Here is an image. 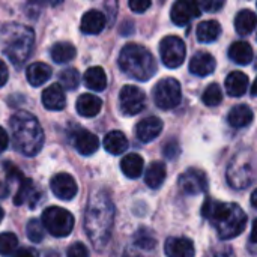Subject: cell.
Instances as JSON below:
<instances>
[{
	"mask_svg": "<svg viewBox=\"0 0 257 257\" xmlns=\"http://www.w3.org/2000/svg\"><path fill=\"white\" fill-rule=\"evenodd\" d=\"M66 257H89V251L84 244L75 242L68 248V256Z\"/></svg>",
	"mask_w": 257,
	"mask_h": 257,
	"instance_id": "74e56055",
	"label": "cell"
},
{
	"mask_svg": "<svg viewBox=\"0 0 257 257\" xmlns=\"http://www.w3.org/2000/svg\"><path fill=\"white\" fill-rule=\"evenodd\" d=\"M114 223V205L105 191H96L90 196L86 214L84 229L96 251H102L110 238Z\"/></svg>",
	"mask_w": 257,
	"mask_h": 257,
	"instance_id": "6da1fadb",
	"label": "cell"
},
{
	"mask_svg": "<svg viewBox=\"0 0 257 257\" xmlns=\"http://www.w3.org/2000/svg\"><path fill=\"white\" fill-rule=\"evenodd\" d=\"M248 89V77L241 71H233L226 78V92L233 96L239 98L242 96Z\"/></svg>",
	"mask_w": 257,
	"mask_h": 257,
	"instance_id": "44dd1931",
	"label": "cell"
},
{
	"mask_svg": "<svg viewBox=\"0 0 257 257\" xmlns=\"http://www.w3.org/2000/svg\"><path fill=\"white\" fill-rule=\"evenodd\" d=\"M253 117H254L253 110L248 105H236L229 111L227 120L229 125L233 128H244L253 122Z\"/></svg>",
	"mask_w": 257,
	"mask_h": 257,
	"instance_id": "d4e9b609",
	"label": "cell"
},
{
	"mask_svg": "<svg viewBox=\"0 0 257 257\" xmlns=\"http://www.w3.org/2000/svg\"><path fill=\"white\" fill-rule=\"evenodd\" d=\"M182 99L181 84L175 78H163L154 87V101L161 110L175 108Z\"/></svg>",
	"mask_w": 257,
	"mask_h": 257,
	"instance_id": "ba28073f",
	"label": "cell"
},
{
	"mask_svg": "<svg viewBox=\"0 0 257 257\" xmlns=\"http://www.w3.org/2000/svg\"><path fill=\"white\" fill-rule=\"evenodd\" d=\"M42 224L53 236L65 238L74 229V217L69 211L63 208L50 206L42 212Z\"/></svg>",
	"mask_w": 257,
	"mask_h": 257,
	"instance_id": "52a82bcc",
	"label": "cell"
},
{
	"mask_svg": "<svg viewBox=\"0 0 257 257\" xmlns=\"http://www.w3.org/2000/svg\"><path fill=\"white\" fill-rule=\"evenodd\" d=\"M221 33V26L218 24V21L215 20H209V21H202L197 26V39L203 44H209L214 42Z\"/></svg>",
	"mask_w": 257,
	"mask_h": 257,
	"instance_id": "4dcf8cb0",
	"label": "cell"
},
{
	"mask_svg": "<svg viewBox=\"0 0 257 257\" xmlns=\"http://www.w3.org/2000/svg\"><path fill=\"white\" fill-rule=\"evenodd\" d=\"M84 83L89 89L101 92L107 87V75L101 66H92L84 72Z\"/></svg>",
	"mask_w": 257,
	"mask_h": 257,
	"instance_id": "f546056e",
	"label": "cell"
},
{
	"mask_svg": "<svg viewBox=\"0 0 257 257\" xmlns=\"http://www.w3.org/2000/svg\"><path fill=\"white\" fill-rule=\"evenodd\" d=\"M50 54L56 63H66L75 57L77 51H75V47L69 42H57L53 45Z\"/></svg>",
	"mask_w": 257,
	"mask_h": 257,
	"instance_id": "1f68e13d",
	"label": "cell"
},
{
	"mask_svg": "<svg viewBox=\"0 0 257 257\" xmlns=\"http://www.w3.org/2000/svg\"><path fill=\"white\" fill-rule=\"evenodd\" d=\"M251 205H253V208L257 209V188L253 191V194H251Z\"/></svg>",
	"mask_w": 257,
	"mask_h": 257,
	"instance_id": "c3c4849f",
	"label": "cell"
},
{
	"mask_svg": "<svg viewBox=\"0 0 257 257\" xmlns=\"http://www.w3.org/2000/svg\"><path fill=\"white\" fill-rule=\"evenodd\" d=\"M44 224L38 220H30L27 223V229H26V233H27V238L32 241V242H42L44 239V235H45V230H44Z\"/></svg>",
	"mask_w": 257,
	"mask_h": 257,
	"instance_id": "8d00e7d4",
	"label": "cell"
},
{
	"mask_svg": "<svg viewBox=\"0 0 257 257\" xmlns=\"http://www.w3.org/2000/svg\"><path fill=\"white\" fill-rule=\"evenodd\" d=\"M104 148L111 155H122L128 149V140L123 133L111 131L104 137Z\"/></svg>",
	"mask_w": 257,
	"mask_h": 257,
	"instance_id": "4316f807",
	"label": "cell"
},
{
	"mask_svg": "<svg viewBox=\"0 0 257 257\" xmlns=\"http://www.w3.org/2000/svg\"><path fill=\"white\" fill-rule=\"evenodd\" d=\"M178 187L184 194H188V196L202 194L208 190V176L203 170L190 169L179 176Z\"/></svg>",
	"mask_w": 257,
	"mask_h": 257,
	"instance_id": "8fae6325",
	"label": "cell"
},
{
	"mask_svg": "<svg viewBox=\"0 0 257 257\" xmlns=\"http://www.w3.org/2000/svg\"><path fill=\"white\" fill-rule=\"evenodd\" d=\"M18 245V239L14 233L5 232L0 233V254L2 256H11Z\"/></svg>",
	"mask_w": 257,
	"mask_h": 257,
	"instance_id": "d590c367",
	"label": "cell"
},
{
	"mask_svg": "<svg viewBox=\"0 0 257 257\" xmlns=\"http://www.w3.org/2000/svg\"><path fill=\"white\" fill-rule=\"evenodd\" d=\"M59 81H60L62 87H65L68 90H74L80 84V74L75 68H68V69L60 72Z\"/></svg>",
	"mask_w": 257,
	"mask_h": 257,
	"instance_id": "836d02e7",
	"label": "cell"
},
{
	"mask_svg": "<svg viewBox=\"0 0 257 257\" xmlns=\"http://www.w3.org/2000/svg\"><path fill=\"white\" fill-rule=\"evenodd\" d=\"M3 215H5V212H3V209L0 208V223H2V220H3Z\"/></svg>",
	"mask_w": 257,
	"mask_h": 257,
	"instance_id": "f907efd6",
	"label": "cell"
},
{
	"mask_svg": "<svg viewBox=\"0 0 257 257\" xmlns=\"http://www.w3.org/2000/svg\"><path fill=\"white\" fill-rule=\"evenodd\" d=\"M35 45V33L23 24H6L0 30V48L3 54L15 65L21 66L32 54Z\"/></svg>",
	"mask_w": 257,
	"mask_h": 257,
	"instance_id": "277c9868",
	"label": "cell"
},
{
	"mask_svg": "<svg viewBox=\"0 0 257 257\" xmlns=\"http://www.w3.org/2000/svg\"><path fill=\"white\" fill-rule=\"evenodd\" d=\"M134 244L142 250H152L157 245V239H155L154 233L149 232L148 229H140L134 235Z\"/></svg>",
	"mask_w": 257,
	"mask_h": 257,
	"instance_id": "e575fe53",
	"label": "cell"
},
{
	"mask_svg": "<svg viewBox=\"0 0 257 257\" xmlns=\"http://www.w3.org/2000/svg\"><path fill=\"white\" fill-rule=\"evenodd\" d=\"M257 176V155L250 148L239 149L230 160L226 178L232 188L245 190Z\"/></svg>",
	"mask_w": 257,
	"mask_h": 257,
	"instance_id": "8992f818",
	"label": "cell"
},
{
	"mask_svg": "<svg viewBox=\"0 0 257 257\" xmlns=\"http://www.w3.org/2000/svg\"><path fill=\"white\" fill-rule=\"evenodd\" d=\"M250 239H251V242L257 244V220H254V223H253V229H251Z\"/></svg>",
	"mask_w": 257,
	"mask_h": 257,
	"instance_id": "bcb514c9",
	"label": "cell"
},
{
	"mask_svg": "<svg viewBox=\"0 0 257 257\" xmlns=\"http://www.w3.org/2000/svg\"><path fill=\"white\" fill-rule=\"evenodd\" d=\"M257 26V15L250 9H242L235 18V29L239 35H250Z\"/></svg>",
	"mask_w": 257,
	"mask_h": 257,
	"instance_id": "83f0119b",
	"label": "cell"
},
{
	"mask_svg": "<svg viewBox=\"0 0 257 257\" xmlns=\"http://www.w3.org/2000/svg\"><path fill=\"white\" fill-rule=\"evenodd\" d=\"M215 68H217V63H215L214 56H211L209 53H205V51H199L190 60V72L194 75H199V77H206V75L212 74L215 71Z\"/></svg>",
	"mask_w": 257,
	"mask_h": 257,
	"instance_id": "2e32d148",
	"label": "cell"
},
{
	"mask_svg": "<svg viewBox=\"0 0 257 257\" xmlns=\"http://www.w3.org/2000/svg\"><path fill=\"white\" fill-rule=\"evenodd\" d=\"M8 77H9V72H8V66L3 60H0V87L6 84L8 81Z\"/></svg>",
	"mask_w": 257,
	"mask_h": 257,
	"instance_id": "ee69618b",
	"label": "cell"
},
{
	"mask_svg": "<svg viewBox=\"0 0 257 257\" xmlns=\"http://www.w3.org/2000/svg\"><path fill=\"white\" fill-rule=\"evenodd\" d=\"M160 54L161 60L167 68H178L184 63L187 56V47L185 42L175 35L166 36L160 42Z\"/></svg>",
	"mask_w": 257,
	"mask_h": 257,
	"instance_id": "9c48e42d",
	"label": "cell"
},
{
	"mask_svg": "<svg viewBox=\"0 0 257 257\" xmlns=\"http://www.w3.org/2000/svg\"><path fill=\"white\" fill-rule=\"evenodd\" d=\"M74 146L78 151V154L89 157L92 154H95L99 148V140L95 134L89 133V131H80L75 134L74 137Z\"/></svg>",
	"mask_w": 257,
	"mask_h": 257,
	"instance_id": "ffe728a7",
	"label": "cell"
},
{
	"mask_svg": "<svg viewBox=\"0 0 257 257\" xmlns=\"http://www.w3.org/2000/svg\"><path fill=\"white\" fill-rule=\"evenodd\" d=\"M15 257H38V251L33 248H21L15 253Z\"/></svg>",
	"mask_w": 257,
	"mask_h": 257,
	"instance_id": "f6af8a7d",
	"label": "cell"
},
{
	"mask_svg": "<svg viewBox=\"0 0 257 257\" xmlns=\"http://www.w3.org/2000/svg\"><path fill=\"white\" fill-rule=\"evenodd\" d=\"M26 77H27V81H29L33 87H38V86L47 83V80L51 77V68H50L47 63L35 62V63H32V65L27 68Z\"/></svg>",
	"mask_w": 257,
	"mask_h": 257,
	"instance_id": "603a6c76",
	"label": "cell"
},
{
	"mask_svg": "<svg viewBox=\"0 0 257 257\" xmlns=\"http://www.w3.org/2000/svg\"><path fill=\"white\" fill-rule=\"evenodd\" d=\"M42 104H44L45 108L53 110V111L63 110L65 105H66V96H65L63 87L59 83L48 86L42 92Z\"/></svg>",
	"mask_w": 257,
	"mask_h": 257,
	"instance_id": "e0dca14e",
	"label": "cell"
},
{
	"mask_svg": "<svg viewBox=\"0 0 257 257\" xmlns=\"http://www.w3.org/2000/svg\"><path fill=\"white\" fill-rule=\"evenodd\" d=\"M164 155H166V158H169V160H173V158H176V157L179 155V145H178L176 140H170V142L166 145V148H164Z\"/></svg>",
	"mask_w": 257,
	"mask_h": 257,
	"instance_id": "ab89813d",
	"label": "cell"
},
{
	"mask_svg": "<svg viewBox=\"0 0 257 257\" xmlns=\"http://www.w3.org/2000/svg\"><path fill=\"white\" fill-rule=\"evenodd\" d=\"M209 257H235V254L230 247H218Z\"/></svg>",
	"mask_w": 257,
	"mask_h": 257,
	"instance_id": "b9f144b4",
	"label": "cell"
},
{
	"mask_svg": "<svg viewBox=\"0 0 257 257\" xmlns=\"http://www.w3.org/2000/svg\"><path fill=\"white\" fill-rule=\"evenodd\" d=\"M104 27H105V17L102 12H99L96 9L87 11L81 18L80 29L86 35H98L104 30Z\"/></svg>",
	"mask_w": 257,
	"mask_h": 257,
	"instance_id": "ac0fdd59",
	"label": "cell"
},
{
	"mask_svg": "<svg viewBox=\"0 0 257 257\" xmlns=\"http://www.w3.org/2000/svg\"><path fill=\"white\" fill-rule=\"evenodd\" d=\"M11 136L14 148L26 155L35 157L44 145V131L38 119L29 111H17L11 120Z\"/></svg>",
	"mask_w": 257,
	"mask_h": 257,
	"instance_id": "3957f363",
	"label": "cell"
},
{
	"mask_svg": "<svg viewBox=\"0 0 257 257\" xmlns=\"http://www.w3.org/2000/svg\"><path fill=\"white\" fill-rule=\"evenodd\" d=\"M164 251L167 257H194L196 248L191 239L184 236L169 238L164 245Z\"/></svg>",
	"mask_w": 257,
	"mask_h": 257,
	"instance_id": "9a60e30c",
	"label": "cell"
},
{
	"mask_svg": "<svg viewBox=\"0 0 257 257\" xmlns=\"http://www.w3.org/2000/svg\"><path fill=\"white\" fill-rule=\"evenodd\" d=\"M126 257H139V256H126Z\"/></svg>",
	"mask_w": 257,
	"mask_h": 257,
	"instance_id": "816d5d0a",
	"label": "cell"
},
{
	"mask_svg": "<svg viewBox=\"0 0 257 257\" xmlns=\"http://www.w3.org/2000/svg\"><path fill=\"white\" fill-rule=\"evenodd\" d=\"M251 93H253V96H257V78L254 80L253 86H251Z\"/></svg>",
	"mask_w": 257,
	"mask_h": 257,
	"instance_id": "681fc988",
	"label": "cell"
},
{
	"mask_svg": "<svg viewBox=\"0 0 257 257\" xmlns=\"http://www.w3.org/2000/svg\"><path fill=\"white\" fill-rule=\"evenodd\" d=\"M200 15L199 3L191 0H179L173 5L170 17L176 26H185Z\"/></svg>",
	"mask_w": 257,
	"mask_h": 257,
	"instance_id": "7c38bea8",
	"label": "cell"
},
{
	"mask_svg": "<svg viewBox=\"0 0 257 257\" xmlns=\"http://www.w3.org/2000/svg\"><path fill=\"white\" fill-rule=\"evenodd\" d=\"M161 131H163V120L157 116L145 117L136 126V136L143 143H149V142L155 140Z\"/></svg>",
	"mask_w": 257,
	"mask_h": 257,
	"instance_id": "5bb4252c",
	"label": "cell"
},
{
	"mask_svg": "<svg viewBox=\"0 0 257 257\" xmlns=\"http://www.w3.org/2000/svg\"><path fill=\"white\" fill-rule=\"evenodd\" d=\"M6 194H8V188L5 184L0 182V197H6Z\"/></svg>",
	"mask_w": 257,
	"mask_h": 257,
	"instance_id": "7dc6e473",
	"label": "cell"
},
{
	"mask_svg": "<svg viewBox=\"0 0 257 257\" xmlns=\"http://www.w3.org/2000/svg\"><path fill=\"white\" fill-rule=\"evenodd\" d=\"M253 48L245 41H236L229 48V57L238 65H248L253 60Z\"/></svg>",
	"mask_w": 257,
	"mask_h": 257,
	"instance_id": "cb8c5ba5",
	"label": "cell"
},
{
	"mask_svg": "<svg viewBox=\"0 0 257 257\" xmlns=\"http://www.w3.org/2000/svg\"><path fill=\"white\" fill-rule=\"evenodd\" d=\"M256 68H257V65H256Z\"/></svg>",
	"mask_w": 257,
	"mask_h": 257,
	"instance_id": "f5cc1de1",
	"label": "cell"
},
{
	"mask_svg": "<svg viewBox=\"0 0 257 257\" xmlns=\"http://www.w3.org/2000/svg\"><path fill=\"white\" fill-rule=\"evenodd\" d=\"M120 69L131 78L146 81L157 72V62L149 50L139 44H126L119 54Z\"/></svg>",
	"mask_w": 257,
	"mask_h": 257,
	"instance_id": "5b68a950",
	"label": "cell"
},
{
	"mask_svg": "<svg viewBox=\"0 0 257 257\" xmlns=\"http://www.w3.org/2000/svg\"><path fill=\"white\" fill-rule=\"evenodd\" d=\"M50 188L53 194L60 200H71L77 194V184L74 178L68 173H59L53 176L50 182Z\"/></svg>",
	"mask_w": 257,
	"mask_h": 257,
	"instance_id": "4fadbf2b",
	"label": "cell"
},
{
	"mask_svg": "<svg viewBox=\"0 0 257 257\" xmlns=\"http://www.w3.org/2000/svg\"><path fill=\"white\" fill-rule=\"evenodd\" d=\"M145 161L139 154H128L120 161V169L123 175L130 179H137L143 173Z\"/></svg>",
	"mask_w": 257,
	"mask_h": 257,
	"instance_id": "484cf974",
	"label": "cell"
},
{
	"mask_svg": "<svg viewBox=\"0 0 257 257\" xmlns=\"http://www.w3.org/2000/svg\"><path fill=\"white\" fill-rule=\"evenodd\" d=\"M8 146H9V136H8V133L0 126V154H2L3 151H6Z\"/></svg>",
	"mask_w": 257,
	"mask_h": 257,
	"instance_id": "7bdbcfd3",
	"label": "cell"
},
{
	"mask_svg": "<svg viewBox=\"0 0 257 257\" xmlns=\"http://www.w3.org/2000/svg\"><path fill=\"white\" fill-rule=\"evenodd\" d=\"M223 6H224V2H220V0H202L199 3V8L206 12H217Z\"/></svg>",
	"mask_w": 257,
	"mask_h": 257,
	"instance_id": "f35d334b",
	"label": "cell"
},
{
	"mask_svg": "<svg viewBox=\"0 0 257 257\" xmlns=\"http://www.w3.org/2000/svg\"><path fill=\"white\" fill-rule=\"evenodd\" d=\"M77 111L80 116L83 117H95L99 111H101V107H102V101L101 98L92 95V93H83L78 96L77 99Z\"/></svg>",
	"mask_w": 257,
	"mask_h": 257,
	"instance_id": "d6986e66",
	"label": "cell"
},
{
	"mask_svg": "<svg viewBox=\"0 0 257 257\" xmlns=\"http://www.w3.org/2000/svg\"><path fill=\"white\" fill-rule=\"evenodd\" d=\"M202 215L215 227L221 239H232L242 233L247 224V215L236 203H224L215 199H206L202 206Z\"/></svg>",
	"mask_w": 257,
	"mask_h": 257,
	"instance_id": "7a4b0ae2",
	"label": "cell"
},
{
	"mask_svg": "<svg viewBox=\"0 0 257 257\" xmlns=\"http://www.w3.org/2000/svg\"><path fill=\"white\" fill-rule=\"evenodd\" d=\"M151 0H131L130 2V8L134 11V12H139V14H142V12H145L146 9H149L151 8Z\"/></svg>",
	"mask_w": 257,
	"mask_h": 257,
	"instance_id": "60d3db41",
	"label": "cell"
},
{
	"mask_svg": "<svg viewBox=\"0 0 257 257\" xmlns=\"http://www.w3.org/2000/svg\"><path fill=\"white\" fill-rule=\"evenodd\" d=\"M166 176H167V172H166V166L160 161H155L149 166V169L146 170V175H145V182L149 188L152 190H157L160 188L164 181H166Z\"/></svg>",
	"mask_w": 257,
	"mask_h": 257,
	"instance_id": "f1b7e54d",
	"label": "cell"
},
{
	"mask_svg": "<svg viewBox=\"0 0 257 257\" xmlns=\"http://www.w3.org/2000/svg\"><path fill=\"white\" fill-rule=\"evenodd\" d=\"M119 105L122 113L126 116L139 114L146 105L145 92L137 86H123L119 93Z\"/></svg>",
	"mask_w": 257,
	"mask_h": 257,
	"instance_id": "30bf717a",
	"label": "cell"
},
{
	"mask_svg": "<svg viewBox=\"0 0 257 257\" xmlns=\"http://www.w3.org/2000/svg\"><path fill=\"white\" fill-rule=\"evenodd\" d=\"M38 196H39V193L36 191L33 182L30 179H21L20 188L14 197V203L17 206H21L24 203H30V208H33V205H36V202H38Z\"/></svg>",
	"mask_w": 257,
	"mask_h": 257,
	"instance_id": "7402d4cb",
	"label": "cell"
},
{
	"mask_svg": "<svg viewBox=\"0 0 257 257\" xmlns=\"http://www.w3.org/2000/svg\"><path fill=\"white\" fill-rule=\"evenodd\" d=\"M202 101L208 107H217V105H220L221 101H223V92H221L220 86L217 83L209 84L205 89L203 95H202Z\"/></svg>",
	"mask_w": 257,
	"mask_h": 257,
	"instance_id": "d6a6232c",
	"label": "cell"
}]
</instances>
